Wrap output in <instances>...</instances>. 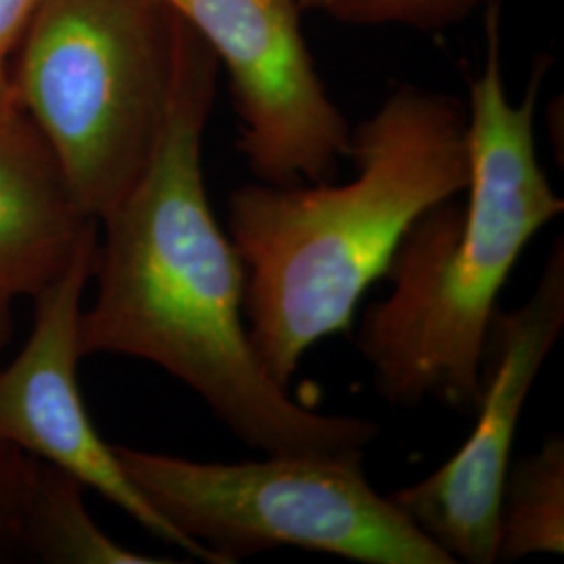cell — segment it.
<instances>
[{"mask_svg": "<svg viewBox=\"0 0 564 564\" xmlns=\"http://www.w3.org/2000/svg\"><path fill=\"white\" fill-rule=\"evenodd\" d=\"M218 67L181 20L162 134L141 178L99 223L97 293L82 310V358L109 354L160 366L262 454L366 452L379 424L295 402L249 339L245 268L214 216L203 174Z\"/></svg>", "mask_w": 564, "mask_h": 564, "instance_id": "cell-1", "label": "cell"}, {"mask_svg": "<svg viewBox=\"0 0 564 564\" xmlns=\"http://www.w3.org/2000/svg\"><path fill=\"white\" fill-rule=\"evenodd\" d=\"M466 105L398 86L351 130V181L242 184L228 197V237L245 268L242 314L274 383L289 389L303 356L349 333L408 228L468 184Z\"/></svg>", "mask_w": 564, "mask_h": 564, "instance_id": "cell-2", "label": "cell"}, {"mask_svg": "<svg viewBox=\"0 0 564 564\" xmlns=\"http://www.w3.org/2000/svg\"><path fill=\"white\" fill-rule=\"evenodd\" d=\"M481 72L468 78L466 202L433 205L408 228L384 279L391 293L364 310L354 343L379 395L395 408L426 400L473 414L481 402L489 323L524 247L564 212L538 160L535 111L547 55L524 97L510 101L502 74V2L484 18Z\"/></svg>", "mask_w": 564, "mask_h": 564, "instance_id": "cell-3", "label": "cell"}, {"mask_svg": "<svg viewBox=\"0 0 564 564\" xmlns=\"http://www.w3.org/2000/svg\"><path fill=\"white\" fill-rule=\"evenodd\" d=\"M167 0H41L13 61V99L101 223L141 178L174 86Z\"/></svg>", "mask_w": 564, "mask_h": 564, "instance_id": "cell-4", "label": "cell"}, {"mask_svg": "<svg viewBox=\"0 0 564 564\" xmlns=\"http://www.w3.org/2000/svg\"><path fill=\"white\" fill-rule=\"evenodd\" d=\"M121 468L165 523L214 564L303 547L364 564H454L366 477L364 452L263 454L199 463L113 445Z\"/></svg>", "mask_w": 564, "mask_h": 564, "instance_id": "cell-5", "label": "cell"}, {"mask_svg": "<svg viewBox=\"0 0 564 564\" xmlns=\"http://www.w3.org/2000/svg\"><path fill=\"white\" fill-rule=\"evenodd\" d=\"M223 63L241 120L237 147L256 181L335 178L351 128L330 99L302 32L297 0H167Z\"/></svg>", "mask_w": 564, "mask_h": 564, "instance_id": "cell-6", "label": "cell"}, {"mask_svg": "<svg viewBox=\"0 0 564 564\" xmlns=\"http://www.w3.org/2000/svg\"><path fill=\"white\" fill-rule=\"evenodd\" d=\"M564 330V241L552 245L527 302L496 310L481 362L477 424L463 447L391 500L454 563L494 564L498 506L524 403Z\"/></svg>", "mask_w": 564, "mask_h": 564, "instance_id": "cell-7", "label": "cell"}, {"mask_svg": "<svg viewBox=\"0 0 564 564\" xmlns=\"http://www.w3.org/2000/svg\"><path fill=\"white\" fill-rule=\"evenodd\" d=\"M97 245L99 235L84 242L59 279L32 300L34 324L28 339L13 360L0 362V442L67 473L163 544L214 564L142 498L113 445L105 444L88 416L78 384L80 318Z\"/></svg>", "mask_w": 564, "mask_h": 564, "instance_id": "cell-8", "label": "cell"}, {"mask_svg": "<svg viewBox=\"0 0 564 564\" xmlns=\"http://www.w3.org/2000/svg\"><path fill=\"white\" fill-rule=\"evenodd\" d=\"M97 235L34 121L0 107V297L34 300Z\"/></svg>", "mask_w": 564, "mask_h": 564, "instance_id": "cell-9", "label": "cell"}, {"mask_svg": "<svg viewBox=\"0 0 564 564\" xmlns=\"http://www.w3.org/2000/svg\"><path fill=\"white\" fill-rule=\"evenodd\" d=\"M86 487L48 464H36L23 508V561L46 564H160L107 535L84 502Z\"/></svg>", "mask_w": 564, "mask_h": 564, "instance_id": "cell-10", "label": "cell"}, {"mask_svg": "<svg viewBox=\"0 0 564 564\" xmlns=\"http://www.w3.org/2000/svg\"><path fill=\"white\" fill-rule=\"evenodd\" d=\"M564 552V437L510 463L498 506L496 563Z\"/></svg>", "mask_w": 564, "mask_h": 564, "instance_id": "cell-11", "label": "cell"}, {"mask_svg": "<svg viewBox=\"0 0 564 564\" xmlns=\"http://www.w3.org/2000/svg\"><path fill=\"white\" fill-rule=\"evenodd\" d=\"M489 0H323L333 20L354 25H410L435 30L464 20Z\"/></svg>", "mask_w": 564, "mask_h": 564, "instance_id": "cell-12", "label": "cell"}, {"mask_svg": "<svg viewBox=\"0 0 564 564\" xmlns=\"http://www.w3.org/2000/svg\"><path fill=\"white\" fill-rule=\"evenodd\" d=\"M39 460L0 442V563L23 561V508Z\"/></svg>", "mask_w": 564, "mask_h": 564, "instance_id": "cell-13", "label": "cell"}, {"mask_svg": "<svg viewBox=\"0 0 564 564\" xmlns=\"http://www.w3.org/2000/svg\"><path fill=\"white\" fill-rule=\"evenodd\" d=\"M41 0H0V107L13 99V61Z\"/></svg>", "mask_w": 564, "mask_h": 564, "instance_id": "cell-14", "label": "cell"}, {"mask_svg": "<svg viewBox=\"0 0 564 564\" xmlns=\"http://www.w3.org/2000/svg\"><path fill=\"white\" fill-rule=\"evenodd\" d=\"M13 335V302L0 297V362Z\"/></svg>", "mask_w": 564, "mask_h": 564, "instance_id": "cell-15", "label": "cell"}, {"mask_svg": "<svg viewBox=\"0 0 564 564\" xmlns=\"http://www.w3.org/2000/svg\"><path fill=\"white\" fill-rule=\"evenodd\" d=\"M302 4L303 11L305 9H321L323 7V0H297Z\"/></svg>", "mask_w": 564, "mask_h": 564, "instance_id": "cell-16", "label": "cell"}]
</instances>
